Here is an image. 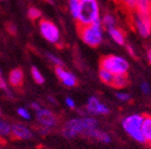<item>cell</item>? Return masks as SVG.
<instances>
[{
	"label": "cell",
	"instance_id": "6da1fadb",
	"mask_svg": "<svg viewBox=\"0 0 151 149\" xmlns=\"http://www.w3.org/2000/svg\"><path fill=\"white\" fill-rule=\"evenodd\" d=\"M97 125L98 121L93 118L70 119L64 124L62 133L64 137H66L67 139H71L79 135H84L92 128H96Z\"/></svg>",
	"mask_w": 151,
	"mask_h": 149
},
{
	"label": "cell",
	"instance_id": "7a4b0ae2",
	"mask_svg": "<svg viewBox=\"0 0 151 149\" xmlns=\"http://www.w3.org/2000/svg\"><path fill=\"white\" fill-rule=\"evenodd\" d=\"M99 20L101 19H100V9L97 0H85L81 2L80 13L77 19L78 27L90 25Z\"/></svg>",
	"mask_w": 151,
	"mask_h": 149
},
{
	"label": "cell",
	"instance_id": "3957f363",
	"mask_svg": "<svg viewBox=\"0 0 151 149\" xmlns=\"http://www.w3.org/2000/svg\"><path fill=\"white\" fill-rule=\"evenodd\" d=\"M82 41L90 47H98L103 41V25L101 20L87 26L78 27Z\"/></svg>",
	"mask_w": 151,
	"mask_h": 149
},
{
	"label": "cell",
	"instance_id": "277c9868",
	"mask_svg": "<svg viewBox=\"0 0 151 149\" xmlns=\"http://www.w3.org/2000/svg\"><path fill=\"white\" fill-rule=\"evenodd\" d=\"M100 69H104L113 75H126L129 70V64L125 58L111 54L103 56L100 61Z\"/></svg>",
	"mask_w": 151,
	"mask_h": 149
},
{
	"label": "cell",
	"instance_id": "5b68a950",
	"mask_svg": "<svg viewBox=\"0 0 151 149\" xmlns=\"http://www.w3.org/2000/svg\"><path fill=\"white\" fill-rule=\"evenodd\" d=\"M142 123L143 116L139 114H133L126 117L122 121V126L124 131L133 139L139 143H146L145 138L142 133Z\"/></svg>",
	"mask_w": 151,
	"mask_h": 149
},
{
	"label": "cell",
	"instance_id": "8992f818",
	"mask_svg": "<svg viewBox=\"0 0 151 149\" xmlns=\"http://www.w3.org/2000/svg\"><path fill=\"white\" fill-rule=\"evenodd\" d=\"M39 28H40V33L42 37L46 41L52 43V44H57L58 42H60V39H61L60 31L54 22L46 20V19H42L39 22Z\"/></svg>",
	"mask_w": 151,
	"mask_h": 149
},
{
	"label": "cell",
	"instance_id": "52a82bcc",
	"mask_svg": "<svg viewBox=\"0 0 151 149\" xmlns=\"http://www.w3.org/2000/svg\"><path fill=\"white\" fill-rule=\"evenodd\" d=\"M133 22L137 31L143 38H148L151 35V14L133 13Z\"/></svg>",
	"mask_w": 151,
	"mask_h": 149
},
{
	"label": "cell",
	"instance_id": "ba28073f",
	"mask_svg": "<svg viewBox=\"0 0 151 149\" xmlns=\"http://www.w3.org/2000/svg\"><path fill=\"white\" fill-rule=\"evenodd\" d=\"M36 118L37 121L45 127H54L58 124V118L52 112L46 109H40L36 113Z\"/></svg>",
	"mask_w": 151,
	"mask_h": 149
},
{
	"label": "cell",
	"instance_id": "9c48e42d",
	"mask_svg": "<svg viewBox=\"0 0 151 149\" xmlns=\"http://www.w3.org/2000/svg\"><path fill=\"white\" fill-rule=\"evenodd\" d=\"M86 110L90 114H101V115H107L109 114V109L105 104L101 103L98 98L90 97L87 101Z\"/></svg>",
	"mask_w": 151,
	"mask_h": 149
},
{
	"label": "cell",
	"instance_id": "30bf717a",
	"mask_svg": "<svg viewBox=\"0 0 151 149\" xmlns=\"http://www.w3.org/2000/svg\"><path fill=\"white\" fill-rule=\"evenodd\" d=\"M55 72H56L57 77H58L66 87L77 86V78H76V76L73 74H71L70 72H68V71H66L63 67H58V66H56Z\"/></svg>",
	"mask_w": 151,
	"mask_h": 149
},
{
	"label": "cell",
	"instance_id": "8fae6325",
	"mask_svg": "<svg viewBox=\"0 0 151 149\" xmlns=\"http://www.w3.org/2000/svg\"><path fill=\"white\" fill-rule=\"evenodd\" d=\"M11 133L14 136V138L19 140H29L33 138V131L28 127L21 125V124H13Z\"/></svg>",
	"mask_w": 151,
	"mask_h": 149
},
{
	"label": "cell",
	"instance_id": "7c38bea8",
	"mask_svg": "<svg viewBox=\"0 0 151 149\" xmlns=\"http://www.w3.org/2000/svg\"><path fill=\"white\" fill-rule=\"evenodd\" d=\"M23 80H24V73L22 71V69L15 68V69H13L9 72V82L11 84V86L19 88V87H21L23 84Z\"/></svg>",
	"mask_w": 151,
	"mask_h": 149
},
{
	"label": "cell",
	"instance_id": "4fadbf2b",
	"mask_svg": "<svg viewBox=\"0 0 151 149\" xmlns=\"http://www.w3.org/2000/svg\"><path fill=\"white\" fill-rule=\"evenodd\" d=\"M84 136H86V137H89V138H93V139H96V140L101 141V142H104V143H109L111 141L110 137H109L106 133H104V131H100V129H98L97 127L92 128V129L88 131L87 133H85Z\"/></svg>",
	"mask_w": 151,
	"mask_h": 149
},
{
	"label": "cell",
	"instance_id": "5bb4252c",
	"mask_svg": "<svg viewBox=\"0 0 151 149\" xmlns=\"http://www.w3.org/2000/svg\"><path fill=\"white\" fill-rule=\"evenodd\" d=\"M142 133L144 136L146 142H151V116L143 117V123H142Z\"/></svg>",
	"mask_w": 151,
	"mask_h": 149
},
{
	"label": "cell",
	"instance_id": "9a60e30c",
	"mask_svg": "<svg viewBox=\"0 0 151 149\" xmlns=\"http://www.w3.org/2000/svg\"><path fill=\"white\" fill-rule=\"evenodd\" d=\"M108 33L116 44H119V45L125 44V35H124V33L121 31L120 28H116V26H114V27H112V28H109Z\"/></svg>",
	"mask_w": 151,
	"mask_h": 149
},
{
	"label": "cell",
	"instance_id": "2e32d148",
	"mask_svg": "<svg viewBox=\"0 0 151 149\" xmlns=\"http://www.w3.org/2000/svg\"><path fill=\"white\" fill-rule=\"evenodd\" d=\"M137 9L135 12L151 14V0H135Z\"/></svg>",
	"mask_w": 151,
	"mask_h": 149
},
{
	"label": "cell",
	"instance_id": "e0dca14e",
	"mask_svg": "<svg viewBox=\"0 0 151 149\" xmlns=\"http://www.w3.org/2000/svg\"><path fill=\"white\" fill-rule=\"evenodd\" d=\"M99 77H100V79L102 80V82H104V84H107V86L112 87L113 79H114V75L111 74L110 72H108V71H106V70H104V69H100Z\"/></svg>",
	"mask_w": 151,
	"mask_h": 149
},
{
	"label": "cell",
	"instance_id": "ac0fdd59",
	"mask_svg": "<svg viewBox=\"0 0 151 149\" xmlns=\"http://www.w3.org/2000/svg\"><path fill=\"white\" fill-rule=\"evenodd\" d=\"M128 84L127 75H114L112 87L116 89H123Z\"/></svg>",
	"mask_w": 151,
	"mask_h": 149
},
{
	"label": "cell",
	"instance_id": "d6986e66",
	"mask_svg": "<svg viewBox=\"0 0 151 149\" xmlns=\"http://www.w3.org/2000/svg\"><path fill=\"white\" fill-rule=\"evenodd\" d=\"M68 6H69V11H70L71 16L77 20L79 17V13H80L81 2L79 0H68Z\"/></svg>",
	"mask_w": 151,
	"mask_h": 149
},
{
	"label": "cell",
	"instance_id": "ffe728a7",
	"mask_svg": "<svg viewBox=\"0 0 151 149\" xmlns=\"http://www.w3.org/2000/svg\"><path fill=\"white\" fill-rule=\"evenodd\" d=\"M12 133V125L4 120H0V137H6Z\"/></svg>",
	"mask_w": 151,
	"mask_h": 149
},
{
	"label": "cell",
	"instance_id": "44dd1931",
	"mask_svg": "<svg viewBox=\"0 0 151 149\" xmlns=\"http://www.w3.org/2000/svg\"><path fill=\"white\" fill-rule=\"evenodd\" d=\"M32 76H33V79L35 80L36 84H44V77L41 74V72L38 70V68H36L35 66L32 67Z\"/></svg>",
	"mask_w": 151,
	"mask_h": 149
},
{
	"label": "cell",
	"instance_id": "7402d4cb",
	"mask_svg": "<svg viewBox=\"0 0 151 149\" xmlns=\"http://www.w3.org/2000/svg\"><path fill=\"white\" fill-rule=\"evenodd\" d=\"M101 22H102V25L105 26L107 29L114 27V25H116V20H114V18L111 15H105L104 18L101 20Z\"/></svg>",
	"mask_w": 151,
	"mask_h": 149
},
{
	"label": "cell",
	"instance_id": "603a6c76",
	"mask_svg": "<svg viewBox=\"0 0 151 149\" xmlns=\"http://www.w3.org/2000/svg\"><path fill=\"white\" fill-rule=\"evenodd\" d=\"M119 2L125 7L126 9H128L129 12L134 13L137 9V2L135 0H119Z\"/></svg>",
	"mask_w": 151,
	"mask_h": 149
},
{
	"label": "cell",
	"instance_id": "cb8c5ba5",
	"mask_svg": "<svg viewBox=\"0 0 151 149\" xmlns=\"http://www.w3.org/2000/svg\"><path fill=\"white\" fill-rule=\"evenodd\" d=\"M27 16L31 20H37V19H39L42 16V13L37 7H29L27 12Z\"/></svg>",
	"mask_w": 151,
	"mask_h": 149
},
{
	"label": "cell",
	"instance_id": "d4e9b609",
	"mask_svg": "<svg viewBox=\"0 0 151 149\" xmlns=\"http://www.w3.org/2000/svg\"><path fill=\"white\" fill-rule=\"evenodd\" d=\"M46 56L48 57V60H50V62H52V63L55 64L56 66H58V67H63L64 66V63L60 60L58 56H56L55 54L52 53H50V52H47L46 53Z\"/></svg>",
	"mask_w": 151,
	"mask_h": 149
},
{
	"label": "cell",
	"instance_id": "484cf974",
	"mask_svg": "<svg viewBox=\"0 0 151 149\" xmlns=\"http://www.w3.org/2000/svg\"><path fill=\"white\" fill-rule=\"evenodd\" d=\"M17 114L21 118L25 119V120H29L31 119V113L28 112L26 109H24V107H19L18 110H17Z\"/></svg>",
	"mask_w": 151,
	"mask_h": 149
},
{
	"label": "cell",
	"instance_id": "4316f807",
	"mask_svg": "<svg viewBox=\"0 0 151 149\" xmlns=\"http://www.w3.org/2000/svg\"><path fill=\"white\" fill-rule=\"evenodd\" d=\"M116 98L121 101H128L130 99V95L126 93H116Z\"/></svg>",
	"mask_w": 151,
	"mask_h": 149
},
{
	"label": "cell",
	"instance_id": "83f0119b",
	"mask_svg": "<svg viewBox=\"0 0 151 149\" xmlns=\"http://www.w3.org/2000/svg\"><path fill=\"white\" fill-rule=\"evenodd\" d=\"M141 90L144 94L150 93V87H149V84H147V82H143V84H141Z\"/></svg>",
	"mask_w": 151,
	"mask_h": 149
},
{
	"label": "cell",
	"instance_id": "f1b7e54d",
	"mask_svg": "<svg viewBox=\"0 0 151 149\" xmlns=\"http://www.w3.org/2000/svg\"><path fill=\"white\" fill-rule=\"evenodd\" d=\"M6 27H7V31H9V33H11V35H16V33H17V29H16V26L14 25L13 23H9L6 25Z\"/></svg>",
	"mask_w": 151,
	"mask_h": 149
},
{
	"label": "cell",
	"instance_id": "f546056e",
	"mask_svg": "<svg viewBox=\"0 0 151 149\" xmlns=\"http://www.w3.org/2000/svg\"><path fill=\"white\" fill-rule=\"evenodd\" d=\"M65 103H66V105H67L68 107H70V109H75L76 103H75V101L73 100V98H70V97H66Z\"/></svg>",
	"mask_w": 151,
	"mask_h": 149
},
{
	"label": "cell",
	"instance_id": "4dcf8cb0",
	"mask_svg": "<svg viewBox=\"0 0 151 149\" xmlns=\"http://www.w3.org/2000/svg\"><path fill=\"white\" fill-rule=\"evenodd\" d=\"M0 89H3V90H6V82H5V79L2 76H0Z\"/></svg>",
	"mask_w": 151,
	"mask_h": 149
},
{
	"label": "cell",
	"instance_id": "1f68e13d",
	"mask_svg": "<svg viewBox=\"0 0 151 149\" xmlns=\"http://www.w3.org/2000/svg\"><path fill=\"white\" fill-rule=\"evenodd\" d=\"M50 131V127H45V126H42L40 129V133L41 135H47V133Z\"/></svg>",
	"mask_w": 151,
	"mask_h": 149
},
{
	"label": "cell",
	"instance_id": "d6a6232c",
	"mask_svg": "<svg viewBox=\"0 0 151 149\" xmlns=\"http://www.w3.org/2000/svg\"><path fill=\"white\" fill-rule=\"evenodd\" d=\"M31 106L33 107V109L36 111V112H37V111H39L41 109L40 104H39V103H37V102H32L31 103Z\"/></svg>",
	"mask_w": 151,
	"mask_h": 149
},
{
	"label": "cell",
	"instance_id": "836d02e7",
	"mask_svg": "<svg viewBox=\"0 0 151 149\" xmlns=\"http://www.w3.org/2000/svg\"><path fill=\"white\" fill-rule=\"evenodd\" d=\"M147 56H148V61H149V63H150V65H151V49H149L148 52H147Z\"/></svg>",
	"mask_w": 151,
	"mask_h": 149
},
{
	"label": "cell",
	"instance_id": "e575fe53",
	"mask_svg": "<svg viewBox=\"0 0 151 149\" xmlns=\"http://www.w3.org/2000/svg\"><path fill=\"white\" fill-rule=\"evenodd\" d=\"M79 1H80V2H83V1H85V0H79Z\"/></svg>",
	"mask_w": 151,
	"mask_h": 149
},
{
	"label": "cell",
	"instance_id": "d590c367",
	"mask_svg": "<svg viewBox=\"0 0 151 149\" xmlns=\"http://www.w3.org/2000/svg\"><path fill=\"white\" fill-rule=\"evenodd\" d=\"M0 115H1V111H0Z\"/></svg>",
	"mask_w": 151,
	"mask_h": 149
},
{
	"label": "cell",
	"instance_id": "8d00e7d4",
	"mask_svg": "<svg viewBox=\"0 0 151 149\" xmlns=\"http://www.w3.org/2000/svg\"><path fill=\"white\" fill-rule=\"evenodd\" d=\"M0 74H1V71H0Z\"/></svg>",
	"mask_w": 151,
	"mask_h": 149
},
{
	"label": "cell",
	"instance_id": "74e56055",
	"mask_svg": "<svg viewBox=\"0 0 151 149\" xmlns=\"http://www.w3.org/2000/svg\"><path fill=\"white\" fill-rule=\"evenodd\" d=\"M150 146H151V142H150Z\"/></svg>",
	"mask_w": 151,
	"mask_h": 149
}]
</instances>
